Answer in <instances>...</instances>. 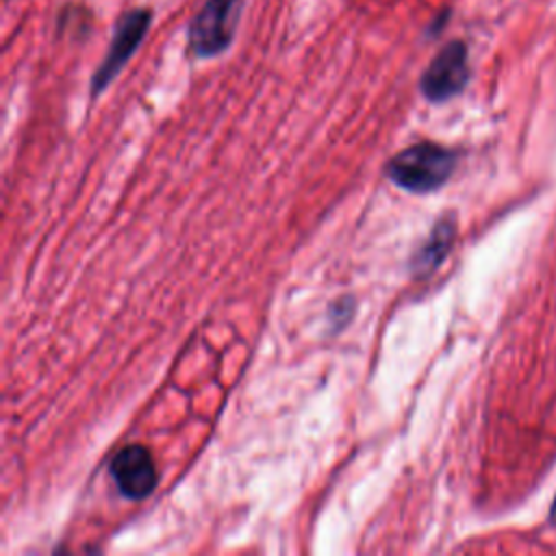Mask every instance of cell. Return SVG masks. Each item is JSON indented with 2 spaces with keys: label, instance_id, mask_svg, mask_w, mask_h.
Returning <instances> with one entry per match:
<instances>
[{
  "label": "cell",
  "instance_id": "cell-1",
  "mask_svg": "<svg viewBox=\"0 0 556 556\" xmlns=\"http://www.w3.org/2000/svg\"><path fill=\"white\" fill-rule=\"evenodd\" d=\"M454 165V152L439 143L421 141L397 152L387 165V176L402 189L428 193L439 189L450 178Z\"/></svg>",
  "mask_w": 556,
  "mask_h": 556
},
{
  "label": "cell",
  "instance_id": "cell-2",
  "mask_svg": "<svg viewBox=\"0 0 556 556\" xmlns=\"http://www.w3.org/2000/svg\"><path fill=\"white\" fill-rule=\"evenodd\" d=\"M245 0H204L189 24V50L200 56L224 52L237 30Z\"/></svg>",
  "mask_w": 556,
  "mask_h": 556
},
{
  "label": "cell",
  "instance_id": "cell-3",
  "mask_svg": "<svg viewBox=\"0 0 556 556\" xmlns=\"http://www.w3.org/2000/svg\"><path fill=\"white\" fill-rule=\"evenodd\" d=\"M150 20H152V13L146 9H132L117 20L109 52L91 78L93 96L100 93L102 89H106V85L119 74V70L126 65V61L135 54V50L139 48V43L143 41L146 33H148Z\"/></svg>",
  "mask_w": 556,
  "mask_h": 556
},
{
  "label": "cell",
  "instance_id": "cell-4",
  "mask_svg": "<svg viewBox=\"0 0 556 556\" xmlns=\"http://www.w3.org/2000/svg\"><path fill=\"white\" fill-rule=\"evenodd\" d=\"M469 80L467 46L463 41H450L430 61L421 74L419 87L430 102H445L460 93Z\"/></svg>",
  "mask_w": 556,
  "mask_h": 556
},
{
  "label": "cell",
  "instance_id": "cell-5",
  "mask_svg": "<svg viewBox=\"0 0 556 556\" xmlns=\"http://www.w3.org/2000/svg\"><path fill=\"white\" fill-rule=\"evenodd\" d=\"M109 471L119 493L128 500H143L156 486V467L150 452L143 445L122 447L113 456Z\"/></svg>",
  "mask_w": 556,
  "mask_h": 556
},
{
  "label": "cell",
  "instance_id": "cell-6",
  "mask_svg": "<svg viewBox=\"0 0 556 556\" xmlns=\"http://www.w3.org/2000/svg\"><path fill=\"white\" fill-rule=\"evenodd\" d=\"M452 239H454V224H452V219H441L432 228V232L424 241V245L410 258L413 274L415 276H426L432 269H437L441 265V261L447 256Z\"/></svg>",
  "mask_w": 556,
  "mask_h": 556
},
{
  "label": "cell",
  "instance_id": "cell-7",
  "mask_svg": "<svg viewBox=\"0 0 556 556\" xmlns=\"http://www.w3.org/2000/svg\"><path fill=\"white\" fill-rule=\"evenodd\" d=\"M549 519L556 523V500H554V504H552V510H549Z\"/></svg>",
  "mask_w": 556,
  "mask_h": 556
}]
</instances>
